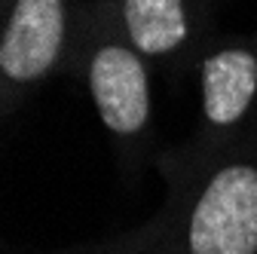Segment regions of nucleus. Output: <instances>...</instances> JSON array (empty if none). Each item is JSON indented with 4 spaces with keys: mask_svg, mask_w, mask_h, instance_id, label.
<instances>
[{
    "mask_svg": "<svg viewBox=\"0 0 257 254\" xmlns=\"http://www.w3.org/2000/svg\"><path fill=\"white\" fill-rule=\"evenodd\" d=\"M190 254H257V169L227 166L190 217Z\"/></svg>",
    "mask_w": 257,
    "mask_h": 254,
    "instance_id": "obj_1",
    "label": "nucleus"
},
{
    "mask_svg": "<svg viewBox=\"0 0 257 254\" xmlns=\"http://www.w3.org/2000/svg\"><path fill=\"white\" fill-rule=\"evenodd\" d=\"M64 7L61 0H19L0 40V71L16 83L43 77L61 52Z\"/></svg>",
    "mask_w": 257,
    "mask_h": 254,
    "instance_id": "obj_2",
    "label": "nucleus"
},
{
    "mask_svg": "<svg viewBox=\"0 0 257 254\" xmlns=\"http://www.w3.org/2000/svg\"><path fill=\"white\" fill-rule=\"evenodd\" d=\"M89 89L110 132L135 135L150 113V92L141 58L125 46H101L89 65Z\"/></svg>",
    "mask_w": 257,
    "mask_h": 254,
    "instance_id": "obj_3",
    "label": "nucleus"
},
{
    "mask_svg": "<svg viewBox=\"0 0 257 254\" xmlns=\"http://www.w3.org/2000/svg\"><path fill=\"white\" fill-rule=\"evenodd\" d=\"M257 92V58L248 49H223L202 65V104L214 125H233Z\"/></svg>",
    "mask_w": 257,
    "mask_h": 254,
    "instance_id": "obj_4",
    "label": "nucleus"
},
{
    "mask_svg": "<svg viewBox=\"0 0 257 254\" xmlns=\"http://www.w3.org/2000/svg\"><path fill=\"white\" fill-rule=\"evenodd\" d=\"M125 31L144 55H166L187 40L184 0H125Z\"/></svg>",
    "mask_w": 257,
    "mask_h": 254,
    "instance_id": "obj_5",
    "label": "nucleus"
}]
</instances>
